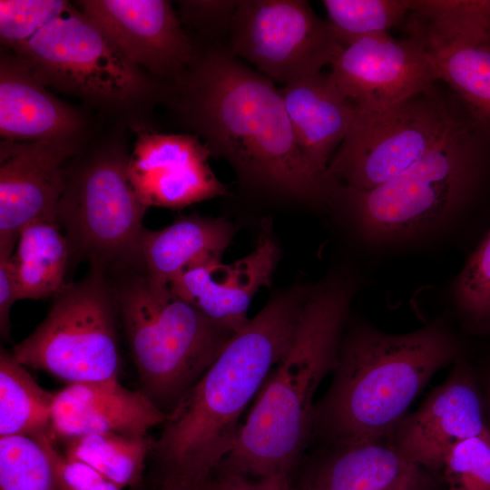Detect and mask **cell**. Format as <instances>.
I'll use <instances>...</instances> for the list:
<instances>
[{
    "mask_svg": "<svg viewBox=\"0 0 490 490\" xmlns=\"http://www.w3.org/2000/svg\"><path fill=\"white\" fill-rule=\"evenodd\" d=\"M179 89L186 121L211 154L227 160L243 180L302 200L329 201L333 183L305 159L270 79L215 47L197 55Z\"/></svg>",
    "mask_w": 490,
    "mask_h": 490,
    "instance_id": "1",
    "label": "cell"
},
{
    "mask_svg": "<svg viewBox=\"0 0 490 490\" xmlns=\"http://www.w3.org/2000/svg\"><path fill=\"white\" fill-rule=\"evenodd\" d=\"M311 290L271 298L168 415L151 453L159 484L202 487L230 453L241 416L287 351Z\"/></svg>",
    "mask_w": 490,
    "mask_h": 490,
    "instance_id": "2",
    "label": "cell"
},
{
    "mask_svg": "<svg viewBox=\"0 0 490 490\" xmlns=\"http://www.w3.org/2000/svg\"><path fill=\"white\" fill-rule=\"evenodd\" d=\"M350 303L340 280L312 289L291 342L215 470L247 476H293L312 440L314 397L333 371Z\"/></svg>",
    "mask_w": 490,
    "mask_h": 490,
    "instance_id": "3",
    "label": "cell"
},
{
    "mask_svg": "<svg viewBox=\"0 0 490 490\" xmlns=\"http://www.w3.org/2000/svg\"><path fill=\"white\" fill-rule=\"evenodd\" d=\"M457 352L452 333L435 321L403 334L352 328L342 336L332 381L316 403L312 439H389L432 376Z\"/></svg>",
    "mask_w": 490,
    "mask_h": 490,
    "instance_id": "4",
    "label": "cell"
},
{
    "mask_svg": "<svg viewBox=\"0 0 490 490\" xmlns=\"http://www.w3.org/2000/svg\"><path fill=\"white\" fill-rule=\"evenodd\" d=\"M490 165V128L466 108L446 136L408 170L372 190L335 184L337 201L359 234L376 244L423 237L471 201Z\"/></svg>",
    "mask_w": 490,
    "mask_h": 490,
    "instance_id": "5",
    "label": "cell"
},
{
    "mask_svg": "<svg viewBox=\"0 0 490 490\" xmlns=\"http://www.w3.org/2000/svg\"><path fill=\"white\" fill-rule=\"evenodd\" d=\"M106 272L141 390L169 415L236 333L153 282L136 260Z\"/></svg>",
    "mask_w": 490,
    "mask_h": 490,
    "instance_id": "6",
    "label": "cell"
},
{
    "mask_svg": "<svg viewBox=\"0 0 490 490\" xmlns=\"http://www.w3.org/2000/svg\"><path fill=\"white\" fill-rule=\"evenodd\" d=\"M120 316L106 270L89 267L67 282L30 336L12 355L22 365L71 383L118 377Z\"/></svg>",
    "mask_w": 490,
    "mask_h": 490,
    "instance_id": "7",
    "label": "cell"
},
{
    "mask_svg": "<svg viewBox=\"0 0 490 490\" xmlns=\"http://www.w3.org/2000/svg\"><path fill=\"white\" fill-rule=\"evenodd\" d=\"M355 110L327 176L334 184L368 191L400 175L432 151L465 106L448 88L436 83L383 111Z\"/></svg>",
    "mask_w": 490,
    "mask_h": 490,
    "instance_id": "8",
    "label": "cell"
},
{
    "mask_svg": "<svg viewBox=\"0 0 490 490\" xmlns=\"http://www.w3.org/2000/svg\"><path fill=\"white\" fill-rule=\"evenodd\" d=\"M128 159L109 150L67 165L56 219L69 245L71 266L86 261L108 270L136 259L148 208L130 181Z\"/></svg>",
    "mask_w": 490,
    "mask_h": 490,
    "instance_id": "9",
    "label": "cell"
},
{
    "mask_svg": "<svg viewBox=\"0 0 490 490\" xmlns=\"http://www.w3.org/2000/svg\"><path fill=\"white\" fill-rule=\"evenodd\" d=\"M15 54L44 85L97 102L127 103L146 87L140 68L93 21L73 7Z\"/></svg>",
    "mask_w": 490,
    "mask_h": 490,
    "instance_id": "10",
    "label": "cell"
},
{
    "mask_svg": "<svg viewBox=\"0 0 490 490\" xmlns=\"http://www.w3.org/2000/svg\"><path fill=\"white\" fill-rule=\"evenodd\" d=\"M343 48L307 1L239 0L225 49L287 85L321 73Z\"/></svg>",
    "mask_w": 490,
    "mask_h": 490,
    "instance_id": "11",
    "label": "cell"
},
{
    "mask_svg": "<svg viewBox=\"0 0 490 490\" xmlns=\"http://www.w3.org/2000/svg\"><path fill=\"white\" fill-rule=\"evenodd\" d=\"M406 29L432 58L440 82L490 128V0H427Z\"/></svg>",
    "mask_w": 490,
    "mask_h": 490,
    "instance_id": "12",
    "label": "cell"
},
{
    "mask_svg": "<svg viewBox=\"0 0 490 490\" xmlns=\"http://www.w3.org/2000/svg\"><path fill=\"white\" fill-rule=\"evenodd\" d=\"M329 79L356 109L386 110L440 82L432 58L413 36L358 39L331 64Z\"/></svg>",
    "mask_w": 490,
    "mask_h": 490,
    "instance_id": "13",
    "label": "cell"
},
{
    "mask_svg": "<svg viewBox=\"0 0 490 490\" xmlns=\"http://www.w3.org/2000/svg\"><path fill=\"white\" fill-rule=\"evenodd\" d=\"M70 139L0 142V253H13L24 227L36 220L57 221Z\"/></svg>",
    "mask_w": 490,
    "mask_h": 490,
    "instance_id": "14",
    "label": "cell"
},
{
    "mask_svg": "<svg viewBox=\"0 0 490 490\" xmlns=\"http://www.w3.org/2000/svg\"><path fill=\"white\" fill-rule=\"evenodd\" d=\"M82 13L137 67L182 83L198 54L164 0H84Z\"/></svg>",
    "mask_w": 490,
    "mask_h": 490,
    "instance_id": "15",
    "label": "cell"
},
{
    "mask_svg": "<svg viewBox=\"0 0 490 490\" xmlns=\"http://www.w3.org/2000/svg\"><path fill=\"white\" fill-rule=\"evenodd\" d=\"M196 135L140 132L128 159L130 181L147 207L181 209L226 194Z\"/></svg>",
    "mask_w": 490,
    "mask_h": 490,
    "instance_id": "16",
    "label": "cell"
},
{
    "mask_svg": "<svg viewBox=\"0 0 490 490\" xmlns=\"http://www.w3.org/2000/svg\"><path fill=\"white\" fill-rule=\"evenodd\" d=\"M279 249L270 222H263L255 249L233 263L220 258L197 262L174 278L171 290L205 316L230 330L240 331L256 293L270 286Z\"/></svg>",
    "mask_w": 490,
    "mask_h": 490,
    "instance_id": "17",
    "label": "cell"
},
{
    "mask_svg": "<svg viewBox=\"0 0 490 490\" xmlns=\"http://www.w3.org/2000/svg\"><path fill=\"white\" fill-rule=\"evenodd\" d=\"M475 383L464 367H455L390 436L396 448L419 466L438 473L458 442L488 429Z\"/></svg>",
    "mask_w": 490,
    "mask_h": 490,
    "instance_id": "18",
    "label": "cell"
},
{
    "mask_svg": "<svg viewBox=\"0 0 490 490\" xmlns=\"http://www.w3.org/2000/svg\"><path fill=\"white\" fill-rule=\"evenodd\" d=\"M294 479V478H293ZM299 490H435L430 471L407 459L390 439L323 444L305 465Z\"/></svg>",
    "mask_w": 490,
    "mask_h": 490,
    "instance_id": "19",
    "label": "cell"
},
{
    "mask_svg": "<svg viewBox=\"0 0 490 490\" xmlns=\"http://www.w3.org/2000/svg\"><path fill=\"white\" fill-rule=\"evenodd\" d=\"M167 418L142 390L123 387L118 377L75 382L55 394L50 437L54 441L100 433L144 436Z\"/></svg>",
    "mask_w": 490,
    "mask_h": 490,
    "instance_id": "20",
    "label": "cell"
},
{
    "mask_svg": "<svg viewBox=\"0 0 490 490\" xmlns=\"http://www.w3.org/2000/svg\"><path fill=\"white\" fill-rule=\"evenodd\" d=\"M280 93L305 159L316 172L328 178L333 152L354 120V104L322 73L284 85Z\"/></svg>",
    "mask_w": 490,
    "mask_h": 490,
    "instance_id": "21",
    "label": "cell"
},
{
    "mask_svg": "<svg viewBox=\"0 0 490 490\" xmlns=\"http://www.w3.org/2000/svg\"><path fill=\"white\" fill-rule=\"evenodd\" d=\"M77 113L50 93L16 55L0 64V132L5 140L70 139Z\"/></svg>",
    "mask_w": 490,
    "mask_h": 490,
    "instance_id": "22",
    "label": "cell"
},
{
    "mask_svg": "<svg viewBox=\"0 0 490 490\" xmlns=\"http://www.w3.org/2000/svg\"><path fill=\"white\" fill-rule=\"evenodd\" d=\"M233 233L232 225L224 218L181 217L159 230L145 228L136 261L153 282L169 286L188 267L221 258Z\"/></svg>",
    "mask_w": 490,
    "mask_h": 490,
    "instance_id": "23",
    "label": "cell"
},
{
    "mask_svg": "<svg viewBox=\"0 0 490 490\" xmlns=\"http://www.w3.org/2000/svg\"><path fill=\"white\" fill-rule=\"evenodd\" d=\"M69 266V245L57 221L27 224L10 258L18 300L54 298L67 283Z\"/></svg>",
    "mask_w": 490,
    "mask_h": 490,
    "instance_id": "24",
    "label": "cell"
},
{
    "mask_svg": "<svg viewBox=\"0 0 490 490\" xmlns=\"http://www.w3.org/2000/svg\"><path fill=\"white\" fill-rule=\"evenodd\" d=\"M56 392L44 389L26 367L0 351V436L49 435Z\"/></svg>",
    "mask_w": 490,
    "mask_h": 490,
    "instance_id": "25",
    "label": "cell"
},
{
    "mask_svg": "<svg viewBox=\"0 0 490 490\" xmlns=\"http://www.w3.org/2000/svg\"><path fill=\"white\" fill-rule=\"evenodd\" d=\"M65 441L66 456L90 466L122 490L141 481L154 445L149 435L119 433L90 434Z\"/></svg>",
    "mask_w": 490,
    "mask_h": 490,
    "instance_id": "26",
    "label": "cell"
},
{
    "mask_svg": "<svg viewBox=\"0 0 490 490\" xmlns=\"http://www.w3.org/2000/svg\"><path fill=\"white\" fill-rule=\"evenodd\" d=\"M328 22L343 47L362 37L389 33L407 17L412 0H323Z\"/></svg>",
    "mask_w": 490,
    "mask_h": 490,
    "instance_id": "27",
    "label": "cell"
},
{
    "mask_svg": "<svg viewBox=\"0 0 490 490\" xmlns=\"http://www.w3.org/2000/svg\"><path fill=\"white\" fill-rule=\"evenodd\" d=\"M0 490H59L53 460L38 438L0 436Z\"/></svg>",
    "mask_w": 490,
    "mask_h": 490,
    "instance_id": "28",
    "label": "cell"
},
{
    "mask_svg": "<svg viewBox=\"0 0 490 490\" xmlns=\"http://www.w3.org/2000/svg\"><path fill=\"white\" fill-rule=\"evenodd\" d=\"M72 6L63 0H1V43L17 52L34 35Z\"/></svg>",
    "mask_w": 490,
    "mask_h": 490,
    "instance_id": "29",
    "label": "cell"
},
{
    "mask_svg": "<svg viewBox=\"0 0 490 490\" xmlns=\"http://www.w3.org/2000/svg\"><path fill=\"white\" fill-rule=\"evenodd\" d=\"M440 472L446 490H490V427L456 444Z\"/></svg>",
    "mask_w": 490,
    "mask_h": 490,
    "instance_id": "30",
    "label": "cell"
},
{
    "mask_svg": "<svg viewBox=\"0 0 490 490\" xmlns=\"http://www.w3.org/2000/svg\"><path fill=\"white\" fill-rule=\"evenodd\" d=\"M455 295L465 312L478 318L490 317V230L460 272Z\"/></svg>",
    "mask_w": 490,
    "mask_h": 490,
    "instance_id": "31",
    "label": "cell"
},
{
    "mask_svg": "<svg viewBox=\"0 0 490 490\" xmlns=\"http://www.w3.org/2000/svg\"><path fill=\"white\" fill-rule=\"evenodd\" d=\"M48 451L59 490H122L90 466L61 454L49 435L37 436Z\"/></svg>",
    "mask_w": 490,
    "mask_h": 490,
    "instance_id": "32",
    "label": "cell"
},
{
    "mask_svg": "<svg viewBox=\"0 0 490 490\" xmlns=\"http://www.w3.org/2000/svg\"><path fill=\"white\" fill-rule=\"evenodd\" d=\"M183 17L208 35L230 32L238 1H183Z\"/></svg>",
    "mask_w": 490,
    "mask_h": 490,
    "instance_id": "33",
    "label": "cell"
},
{
    "mask_svg": "<svg viewBox=\"0 0 490 490\" xmlns=\"http://www.w3.org/2000/svg\"><path fill=\"white\" fill-rule=\"evenodd\" d=\"M202 490H299L293 476L252 477L214 470Z\"/></svg>",
    "mask_w": 490,
    "mask_h": 490,
    "instance_id": "34",
    "label": "cell"
},
{
    "mask_svg": "<svg viewBox=\"0 0 490 490\" xmlns=\"http://www.w3.org/2000/svg\"><path fill=\"white\" fill-rule=\"evenodd\" d=\"M10 253H0V332L6 338L10 332V311L18 300L15 279L10 267Z\"/></svg>",
    "mask_w": 490,
    "mask_h": 490,
    "instance_id": "35",
    "label": "cell"
},
{
    "mask_svg": "<svg viewBox=\"0 0 490 490\" xmlns=\"http://www.w3.org/2000/svg\"><path fill=\"white\" fill-rule=\"evenodd\" d=\"M153 490H202V487L160 485Z\"/></svg>",
    "mask_w": 490,
    "mask_h": 490,
    "instance_id": "36",
    "label": "cell"
}]
</instances>
